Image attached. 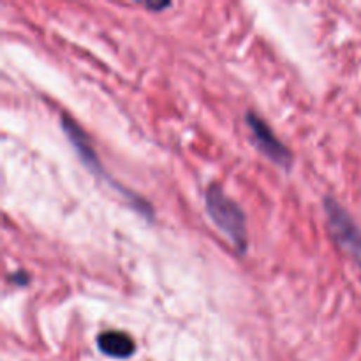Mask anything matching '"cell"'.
<instances>
[{
    "mask_svg": "<svg viewBox=\"0 0 361 361\" xmlns=\"http://www.w3.org/2000/svg\"><path fill=\"white\" fill-rule=\"evenodd\" d=\"M145 8L150 9V11H161V9L169 8L168 2H162V4H145Z\"/></svg>",
    "mask_w": 361,
    "mask_h": 361,
    "instance_id": "5b68a950",
    "label": "cell"
},
{
    "mask_svg": "<svg viewBox=\"0 0 361 361\" xmlns=\"http://www.w3.org/2000/svg\"><path fill=\"white\" fill-rule=\"evenodd\" d=\"M322 204H324L326 221H328V229L333 239L361 272V229L335 199L326 197Z\"/></svg>",
    "mask_w": 361,
    "mask_h": 361,
    "instance_id": "7a4b0ae2",
    "label": "cell"
},
{
    "mask_svg": "<svg viewBox=\"0 0 361 361\" xmlns=\"http://www.w3.org/2000/svg\"><path fill=\"white\" fill-rule=\"evenodd\" d=\"M97 346L100 353L110 357L117 360H126L136 353V342L133 336L126 332H118V329H110L97 336Z\"/></svg>",
    "mask_w": 361,
    "mask_h": 361,
    "instance_id": "277c9868",
    "label": "cell"
},
{
    "mask_svg": "<svg viewBox=\"0 0 361 361\" xmlns=\"http://www.w3.org/2000/svg\"><path fill=\"white\" fill-rule=\"evenodd\" d=\"M245 120H247L252 138H254L256 147L263 152V155L268 157L272 162H275L277 166H280V168H291L293 155H291L289 148L284 143H280V140L273 134L268 124L261 120L256 113H249Z\"/></svg>",
    "mask_w": 361,
    "mask_h": 361,
    "instance_id": "3957f363",
    "label": "cell"
},
{
    "mask_svg": "<svg viewBox=\"0 0 361 361\" xmlns=\"http://www.w3.org/2000/svg\"><path fill=\"white\" fill-rule=\"evenodd\" d=\"M204 204L211 221L235 245L236 252L244 254L247 249V224L242 208L235 199L222 190L221 185L211 183L204 194Z\"/></svg>",
    "mask_w": 361,
    "mask_h": 361,
    "instance_id": "6da1fadb",
    "label": "cell"
}]
</instances>
